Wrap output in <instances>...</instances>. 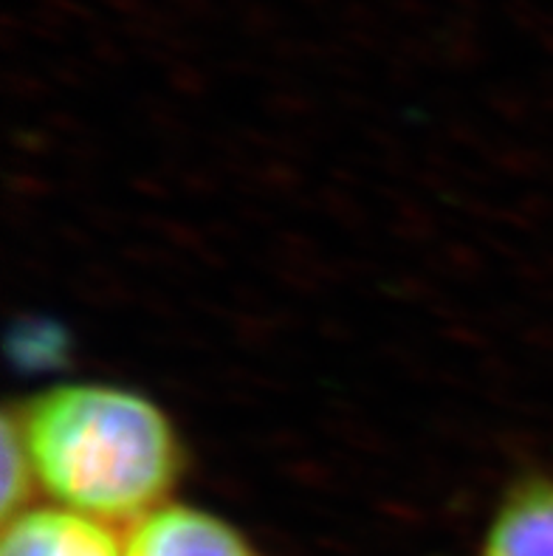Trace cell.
Listing matches in <instances>:
<instances>
[{
	"mask_svg": "<svg viewBox=\"0 0 553 556\" xmlns=\"http://www.w3.org/2000/svg\"><path fill=\"white\" fill-rule=\"evenodd\" d=\"M35 478L60 506L97 520H141L184 472V446L162 407L134 390L68 384L17 413Z\"/></svg>",
	"mask_w": 553,
	"mask_h": 556,
	"instance_id": "1",
	"label": "cell"
},
{
	"mask_svg": "<svg viewBox=\"0 0 553 556\" xmlns=\"http://www.w3.org/2000/svg\"><path fill=\"white\" fill-rule=\"evenodd\" d=\"M125 556H260L231 522L181 503H164L136 520Z\"/></svg>",
	"mask_w": 553,
	"mask_h": 556,
	"instance_id": "2",
	"label": "cell"
},
{
	"mask_svg": "<svg viewBox=\"0 0 553 556\" xmlns=\"http://www.w3.org/2000/svg\"><path fill=\"white\" fill-rule=\"evenodd\" d=\"M0 556H125L105 520L74 508H23L7 520Z\"/></svg>",
	"mask_w": 553,
	"mask_h": 556,
	"instance_id": "3",
	"label": "cell"
},
{
	"mask_svg": "<svg viewBox=\"0 0 553 556\" xmlns=\"http://www.w3.org/2000/svg\"><path fill=\"white\" fill-rule=\"evenodd\" d=\"M477 556H553V478L526 475L514 480Z\"/></svg>",
	"mask_w": 553,
	"mask_h": 556,
	"instance_id": "4",
	"label": "cell"
},
{
	"mask_svg": "<svg viewBox=\"0 0 553 556\" xmlns=\"http://www.w3.org/2000/svg\"><path fill=\"white\" fill-rule=\"evenodd\" d=\"M35 480V466L28 458L21 418L14 409H7L3 416V520L21 515Z\"/></svg>",
	"mask_w": 553,
	"mask_h": 556,
	"instance_id": "5",
	"label": "cell"
}]
</instances>
